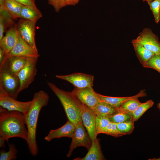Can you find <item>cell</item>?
I'll return each mask as SVG.
<instances>
[{
    "label": "cell",
    "instance_id": "6da1fadb",
    "mask_svg": "<svg viewBox=\"0 0 160 160\" xmlns=\"http://www.w3.org/2000/svg\"><path fill=\"white\" fill-rule=\"evenodd\" d=\"M28 130L24 115L15 111H8L0 107V146L9 139L18 137L27 141Z\"/></svg>",
    "mask_w": 160,
    "mask_h": 160
},
{
    "label": "cell",
    "instance_id": "7a4b0ae2",
    "mask_svg": "<svg viewBox=\"0 0 160 160\" xmlns=\"http://www.w3.org/2000/svg\"><path fill=\"white\" fill-rule=\"evenodd\" d=\"M49 100V96L45 91L41 90L35 93L31 107L24 115L28 133L26 141L30 152L33 156L38 152L36 135L39 113L42 108L47 105Z\"/></svg>",
    "mask_w": 160,
    "mask_h": 160
},
{
    "label": "cell",
    "instance_id": "3957f363",
    "mask_svg": "<svg viewBox=\"0 0 160 160\" xmlns=\"http://www.w3.org/2000/svg\"><path fill=\"white\" fill-rule=\"evenodd\" d=\"M47 84L61 103L68 120L75 125L82 122L81 115L83 104L71 92H67L49 82Z\"/></svg>",
    "mask_w": 160,
    "mask_h": 160
},
{
    "label": "cell",
    "instance_id": "277c9868",
    "mask_svg": "<svg viewBox=\"0 0 160 160\" xmlns=\"http://www.w3.org/2000/svg\"><path fill=\"white\" fill-rule=\"evenodd\" d=\"M20 82L17 75L0 66V94L16 99L20 93Z\"/></svg>",
    "mask_w": 160,
    "mask_h": 160
},
{
    "label": "cell",
    "instance_id": "5b68a950",
    "mask_svg": "<svg viewBox=\"0 0 160 160\" xmlns=\"http://www.w3.org/2000/svg\"><path fill=\"white\" fill-rule=\"evenodd\" d=\"M131 42L139 43L154 52L156 55H160V42L159 38L148 28H144L137 37L133 39Z\"/></svg>",
    "mask_w": 160,
    "mask_h": 160
},
{
    "label": "cell",
    "instance_id": "8992f818",
    "mask_svg": "<svg viewBox=\"0 0 160 160\" xmlns=\"http://www.w3.org/2000/svg\"><path fill=\"white\" fill-rule=\"evenodd\" d=\"M69 149L66 155L70 157L73 150L80 146L86 148L88 150L90 147L92 141L87 132L85 130L82 122L75 126V128L72 137Z\"/></svg>",
    "mask_w": 160,
    "mask_h": 160
},
{
    "label": "cell",
    "instance_id": "52a82bcc",
    "mask_svg": "<svg viewBox=\"0 0 160 160\" xmlns=\"http://www.w3.org/2000/svg\"><path fill=\"white\" fill-rule=\"evenodd\" d=\"M37 58H32L16 75L20 82L19 92L28 88L36 76Z\"/></svg>",
    "mask_w": 160,
    "mask_h": 160
},
{
    "label": "cell",
    "instance_id": "ba28073f",
    "mask_svg": "<svg viewBox=\"0 0 160 160\" xmlns=\"http://www.w3.org/2000/svg\"><path fill=\"white\" fill-rule=\"evenodd\" d=\"M36 21L22 19L16 26L22 38L34 49L38 51L35 41V27Z\"/></svg>",
    "mask_w": 160,
    "mask_h": 160
},
{
    "label": "cell",
    "instance_id": "9c48e42d",
    "mask_svg": "<svg viewBox=\"0 0 160 160\" xmlns=\"http://www.w3.org/2000/svg\"><path fill=\"white\" fill-rule=\"evenodd\" d=\"M32 100L21 102L7 95L0 94V107L8 111H18L26 114L30 109Z\"/></svg>",
    "mask_w": 160,
    "mask_h": 160
},
{
    "label": "cell",
    "instance_id": "30bf717a",
    "mask_svg": "<svg viewBox=\"0 0 160 160\" xmlns=\"http://www.w3.org/2000/svg\"><path fill=\"white\" fill-rule=\"evenodd\" d=\"M71 92L82 103L90 109L93 108L100 101L98 93L95 92L92 87L82 88L75 87Z\"/></svg>",
    "mask_w": 160,
    "mask_h": 160
},
{
    "label": "cell",
    "instance_id": "8fae6325",
    "mask_svg": "<svg viewBox=\"0 0 160 160\" xmlns=\"http://www.w3.org/2000/svg\"><path fill=\"white\" fill-rule=\"evenodd\" d=\"M59 79L67 81L76 88H82L92 87L94 77L90 75L82 73H75L67 75H56Z\"/></svg>",
    "mask_w": 160,
    "mask_h": 160
},
{
    "label": "cell",
    "instance_id": "7c38bea8",
    "mask_svg": "<svg viewBox=\"0 0 160 160\" xmlns=\"http://www.w3.org/2000/svg\"><path fill=\"white\" fill-rule=\"evenodd\" d=\"M96 116L91 109L83 104L81 115V120L92 142L97 139V135L96 130Z\"/></svg>",
    "mask_w": 160,
    "mask_h": 160
},
{
    "label": "cell",
    "instance_id": "4fadbf2b",
    "mask_svg": "<svg viewBox=\"0 0 160 160\" xmlns=\"http://www.w3.org/2000/svg\"><path fill=\"white\" fill-rule=\"evenodd\" d=\"M7 55L37 58L40 56L38 52L27 43L19 35L16 43Z\"/></svg>",
    "mask_w": 160,
    "mask_h": 160
},
{
    "label": "cell",
    "instance_id": "5bb4252c",
    "mask_svg": "<svg viewBox=\"0 0 160 160\" xmlns=\"http://www.w3.org/2000/svg\"><path fill=\"white\" fill-rule=\"evenodd\" d=\"M29 57L7 55L0 64L12 73L17 74L31 58Z\"/></svg>",
    "mask_w": 160,
    "mask_h": 160
},
{
    "label": "cell",
    "instance_id": "9a60e30c",
    "mask_svg": "<svg viewBox=\"0 0 160 160\" xmlns=\"http://www.w3.org/2000/svg\"><path fill=\"white\" fill-rule=\"evenodd\" d=\"M75 128V125L68 120L61 127L55 129L51 130L45 137L44 139L49 142L55 138L62 137L72 138Z\"/></svg>",
    "mask_w": 160,
    "mask_h": 160
},
{
    "label": "cell",
    "instance_id": "2e32d148",
    "mask_svg": "<svg viewBox=\"0 0 160 160\" xmlns=\"http://www.w3.org/2000/svg\"><path fill=\"white\" fill-rule=\"evenodd\" d=\"M19 34L16 27L10 28L0 41V48L7 55L16 43Z\"/></svg>",
    "mask_w": 160,
    "mask_h": 160
},
{
    "label": "cell",
    "instance_id": "e0dca14e",
    "mask_svg": "<svg viewBox=\"0 0 160 160\" xmlns=\"http://www.w3.org/2000/svg\"><path fill=\"white\" fill-rule=\"evenodd\" d=\"M146 95L145 90H141L137 95L128 97H112L102 95L98 93L100 101L107 103L116 108H119L122 103L128 100L145 97Z\"/></svg>",
    "mask_w": 160,
    "mask_h": 160
},
{
    "label": "cell",
    "instance_id": "ac0fdd59",
    "mask_svg": "<svg viewBox=\"0 0 160 160\" xmlns=\"http://www.w3.org/2000/svg\"><path fill=\"white\" fill-rule=\"evenodd\" d=\"M23 6L15 0H0V8L6 10L15 19L20 18Z\"/></svg>",
    "mask_w": 160,
    "mask_h": 160
},
{
    "label": "cell",
    "instance_id": "d6986e66",
    "mask_svg": "<svg viewBox=\"0 0 160 160\" xmlns=\"http://www.w3.org/2000/svg\"><path fill=\"white\" fill-rule=\"evenodd\" d=\"M132 43L137 57L141 64L144 67L148 61L156 55L139 43Z\"/></svg>",
    "mask_w": 160,
    "mask_h": 160
},
{
    "label": "cell",
    "instance_id": "ffe728a7",
    "mask_svg": "<svg viewBox=\"0 0 160 160\" xmlns=\"http://www.w3.org/2000/svg\"><path fill=\"white\" fill-rule=\"evenodd\" d=\"M85 156L82 158H77L74 160H102L104 158L102 153L99 141L97 139L92 142L91 146Z\"/></svg>",
    "mask_w": 160,
    "mask_h": 160
},
{
    "label": "cell",
    "instance_id": "44dd1931",
    "mask_svg": "<svg viewBox=\"0 0 160 160\" xmlns=\"http://www.w3.org/2000/svg\"><path fill=\"white\" fill-rule=\"evenodd\" d=\"M91 109L96 116L108 118L118 112L117 108L107 103L101 101Z\"/></svg>",
    "mask_w": 160,
    "mask_h": 160
},
{
    "label": "cell",
    "instance_id": "7402d4cb",
    "mask_svg": "<svg viewBox=\"0 0 160 160\" xmlns=\"http://www.w3.org/2000/svg\"><path fill=\"white\" fill-rule=\"evenodd\" d=\"M42 17V14L37 7L23 6L20 14V18L22 19L37 21Z\"/></svg>",
    "mask_w": 160,
    "mask_h": 160
},
{
    "label": "cell",
    "instance_id": "603a6c76",
    "mask_svg": "<svg viewBox=\"0 0 160 160\" xmlns=\"http://www.w3.org/2000/svg\"><path fill=\"white\" fill-rule=\"evenodd\" d=\"M141 103L138 98H134L126 101L117 109L118 112L127 113L131 115L132 113Z\"/></svg>",
    "mask_w": 160,
    "mask_h": 160
},
{
    "label": "cell",
    "instance_id": "cb8c5ba5",
    "mask_svg": "<svg viewBox=\"0 0 160 160\" xmlns=\"http://www.w3.org/2000/svg\"><path fill=\"white\" fill-rule=\"evenodd\" d=\"M154 104L153 101L151 100L141 103L131 114L134 121L137 120L148 110L152 107Z\"/></svg>",
    "mask_w": 160,
    "mask_h": 160
},
{
    "label": "cell",
    "instance_id": "d4e9b609",
    "mask_svg": "<svg viewBox=\"0 0 160 160\" xmlns=\"http://www.w3.org/2000/svg\"><path fill=\"white\" fill-rule=\"evenodd\" d=\"M9 147L8 151L3 149L0 150V160H11L16 159L17 150L15 145L13 144H9Z\"/></svg>",
    "mask_w": 160,
    "mask_h": 160
},
{
    "label": "cell",
    "instance_id": "484cf974",
    "mask_svg": "<svg viewBox=\"0 0 160 160\" xmlns=\"http://www.w3.org/2000/svg\"><path fill=\"white\" fill-rule=\"evenodd\" d=\"M133 120L117 123V127L118 130L124 135L129 134L133 131L134 128V122Z\"/></svg>",
    "mask_w": 160,
    "mask_h": 160
},
{
    "label": "cell",
    "instance_id": "4316f807",
    "mask_svg": "<svg viewBox=\"0 0 160 160\" xmlns=\"http://www.w3.org/2000/svg\"><path fill=\"white\" fill-rule=\"evenodd\" d=\"M111 122L108 117L96 116V130L97 135L102 133L104 129Z\"/></svg>",
    "mask_w": 160,
    "mask_h": 160
},
{
    "label": "cell",
    "instance_id": "83f0119b",
    "mask_svg": "<svg viewBox=\"0 0 160 160\" xmlns=\"http://www.w3.org/2000/svg\"><path fill=\"white\" fill-rule=\"evenodd\" d=\"M153 14L155 23H158L160 20V0L148 2Z\"/></svg>",
    "mask_w": 160,
    "mask_h": 160
},
{
    "label": "cell",
    "instance_id": "f1b7e54d",
    "mask_svg": "<svg viewBox=\"0 0 160 160\" xmlns=\"http://www.w3.org/2000/svg\"><path fill=\"white\" fill-rule=\"evenodd\" d=\"M108 118L111 121L116 123H119L133 120L131 115L119 112H118L116 113Z\"/></svg>",
    "mask_w": 160,
    "mask_h": 160
},
{
    "label": "cell",
    "instance_id": "f546056e",
    "mask_svg": "<svg viewBox=\"0 0 160 160\" xmlns=\"http://www.w3.org/2000/svg\"><path fill=\"white\" fill-rule=\"evenodd\" d=\"M144 67L153 69L160 73V55H155Z\"/></svg>",
    "mask_w": 160,
    "mask_h": 160
},
{
    "label": "cell",
    "instance_id": "4dcf8cb0",
    "mask_svg": "<svg viewBox=\"0 0 160 160\" xmlns=\"http://www.w3.org/2000/svg\"><path fill=\"white\" fill-rule=\"evenodd\" d=\"M49 3L53 7L55 11L57 12L61 8L69 5L67 0H51Z\"/></svg>",
    "mask_w": 160,
    "mask_h": 160
},
{
    "label": "cell",
    "instance_id": "1f68e13d",
    "mask_svg": "<svg viewBox=\"0 0 160 160\" xmlns=\"http://www.w3.org/2000/svg\"><path fill=\"white\" fill-rule=\"evenodd\" d=\"M109 135L116 137H120L124 135L118 129L117 123L113 122L112 129Z\"/></svg>",
    "mask_w": 160,
    "mask_h": 160
},
{
    "label": "cell",
    "instance_id": "d6a6232c",
    "mask_svg": "<svg viewBox=\"0 0 160 160\" xmlns=\"http://www.w3.org/2000/svg\"><path fill=\"white\" fill-rule=\"evenodd\" d=\"M24 6L36 7L34 0H15Z\"/></svg>",
    "mask_w": 160,
    "mask_h": 160
},
{
    "label": "cell",
    "instance_id": "836d02e7",
    "mask_svg": "<svg viewBox=\"0 0 160 160\" xmlns=\"http://www.w3.org/2000/svg\"><path fill=\"white\" fill-rule=\"evenodd\" d=\"M6 22L1 15L0 16V41L3 37V34L4 32Z\"/></svg>",
    "mask_w": 160,
    "mask_h": 160
},
{
    "label": "cell",
    "instance_id": "e575fe53",
    "mask_svg": "<svg viewBox=\"0 0 160 160\" xmlns=\"http://www.w3.org/2000/svg\"><path fill=\"white\" fill-rule=\"evenodd\" d=\"M6 55L4 51L0 48V64L2 63Z\"/></svg>",
    "mask_w": 160,
    "mask_h": 160
},
{
    "label": "cell",
    "instance_id": "d590c367",
    "mask_svg": "<svg viewBox=\"0 0 160 160\" xmlns=\"http://www.w3.org/2000/svg\"><path fill=\"white\" fill-rule=\"evenodd\" d=\"M69 5H75L77 4L80 0H67Z\"/></svg>",
    "mask_w": 160,
    "mask_h": 160
},
{
    "label": "cell",
    "instance_id": "8d00e7d4",
    "mask_svg": "<svg viewBox=\"0 0 160 160\" xmlns=\"http://www.w3.org/2000/svg\"><path fill=\"white\" fill-rule=\"evenodd\" d=\"M154 0H143V1H146L148 2L149 1H152Z\"/></svg>",
    "mask_w": 160,
    "mask_h": 160
},
{
    "label": "cell",
    "instance_id": "74e56055",
    "mask_svg": "<svg viewBox=\"0 0 160 160\" xmlns=\"http://www.w3.org/2000/svg\"><path fill=\"white\" fill-rule=\"evenodd\" d=\"M153 160H160V158H159V159H153Z\"/></svg>",
    "mask_w": 160,
    "mask_h": 160
},
{
    "label": "cell",
    "instance_id": "f35d334b",
    "mask_svg": "<svg viewBox=\"0 0 160 160\" xmlns=\"http://www.w3.org/2000/svg\"><path fill=\"white\" fill-rule=\"evenodd\" d=\"M49 2V3L50 2L51 0H47Z\"/></svg>",
    "mask_w": 160,
    "mask_h": 160
},
{
    "label": "cell",
    "instance_id": "ab89813d",
    "mask_svg": "<svg viewBox=\"0 0 160 160\" xmlns=\"http://www.w3.org/2000/svg\"><path fill=\"white\" fill-rule=\"evenodd\" d=\"M159 107L160 108V103L159 104Z\"/></svg>",
    "mask_w": 160,
    "mask_h": 160
},
{
    "label": "cell",
    "instance_id": "60d3db41",
    "mask_svg": "<svg viewBox=\"0 0 160 160\" xmlns=\"http://www.w3.org/2000/svg\"><path fill=\"white\" fill-rule=\"evenodd\" d=\"M142 0V1H143V0Z\"/></svg>",
    "mask_w": 160,
    "mask_h": 160
}]
</instances>
